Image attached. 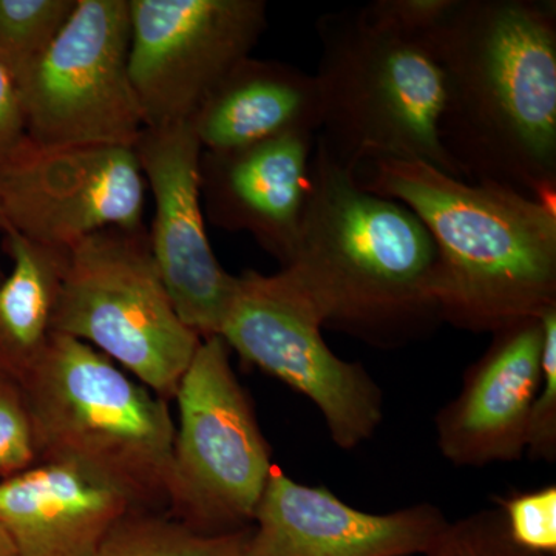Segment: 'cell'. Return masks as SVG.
Instances as JSON below:
<instances>
[{
	"instance_id": "1",
	"label": "cell",
	"mask_w": 556,
	"mask_h": 556,
	"mask_svg": "<svg viewBox=\"0 0 556 556\" xmlns=\"http://www.w3.org/2000/svg\"><path fill=\"white\" fill-rule=\"evenodd\" d=\"M428 42L460 178L556 203L555 2L459 0Z\"/></svg>"
},
{
	"instance_id": "2",
	"label": "cell",
	"mask_w": 556,
	"mask_h": 556,
	"mask_svg": "<svg viewBox=\"0 0 556 556\" xmlns=\"http://www.w3.org/2000/svg\"><path fill=\"white\" fill-rule=\"evenodd\" d=\"M438 249L404 204L358 185L316 138L309 188L287 276L324 327L376 346L422 338L442 321Z\"/></svg>"
},
{
	"instance_id": "3",
	"label": "cell",
	"mask_w": 556,
	"mask_h": 556,
	"mask_svg": "<svg viewBox=\"0 0 556 556\" xmlns=\"http://www.w3.org/2000/svg\"><path fill=\"white\" fill-rule=\"evenodd\" d=\"M353 174L430 232L442 321L495 334L556 308V203L420 161H369Z\"/></svg>"
},
{
	"instance_id": "4",
	"label": "cell",
	"mask_w": 556,
	"mask_h": 556,
	"mask_svg": "<svg viewBox=\"0 0 556 556\" xmlns=\"http://www.w3.org/2000/svg\"><path fill=\"white\" fill-rule=\"evenodd\" d=\"M317 137L346 169L420 161L459 177L441 135L444 75L428 39L388 30L361 9L318 17Z\"/></svg>"
},
{
	"instance_id": "5",
	"label": "cell",
	"mask_w": 556,
	"mask_h": 556,
	"mask_svg": "<svg viewBox=\"0 0 556 556\" xmlns=\"http://www.w3.org/2000/svg\"><path fill=\"white\" fill-rule=\"evenodd\" d=\"M21 386L38 460L78 464L139 507L167 510L175 434L167 401L97 348L58 332Z\"/></svg>"
},
{
	"instance_id": "6",
	"label": "cell",
	"mask_w": 556,
	"mask_h": 556,
	"mask_svg": "<svg viewBox=\"0 0 556 556\" xmlns=\"http://www.w3.org/2000/svg\"><path fill=\"white\" fill-rule=\"evenodd\" d=\"M54 332L97 348L167 402L203 340L179 318L146 228L101 230L68 249Z\"/></svg>"
},
{
	"instance_id": "7",
	"label": "cell",
	"mask_w": 556,
	"mask_h": 556,
	"mask_svg": "<svg viewBox=\"0 0 556 556\" xmlns=\"http://www.w3.org/2000/svg\"><path fill=\"white\" fill-rule=\"evenodd\" d=\"M175 401L167 514L204 533L249 529L274 466L219 336L201 340Z\"/></svg>"
},
{
	"instance_id": "8",
	"label": "cell",
	"mask_w": 556,
	"mask_h": 556,
	"mask_svg": "<svg viewBox=\"0 0 556 556\" xmlns=\"http://www.w3.org/2000/svg\"><path fill=\"white\" fill-rule=\"evenodd\" d=\"M129 0H78L20 80L25 137L46 148H135L144 130L131 86Z\"/></svg>"
},
{
	"instance_id": "9",
	"label": "cell",
	"mask_w": 556,
	"mask_h": 556,
	"mask_svg": "<svg viewBox=\"0 0 556 556\" xmlns=\"http://www.w3.org/2000/svg\"><path fill=\"white\" fill-rule=\"evenodd\" d=\"M321 328L308 295L283 270H247L237 276L218 336L247 364L308 397L334 444L353 450L378 431L382 391L361 364L329 350Z\"/></svg>"
},
{
	"instance_id": "10",
	"label": "cell",
	"mask_w": 556,
	"mask_h": 556,
	"mask_svg": "<svg viewBox=\"0 0 556 556\" xmlns=\"http://www.w3.org/2000/svg\"><path fill=\"white\" fill-rule=\"evenodd\" d=\"M129 3V70L144 129L189 123L268 27L265 0Z\"/></svg>"
},
{
	"instance_id": "11",
	"label": "cell",
	"mask_w": 556,
	"mask_h": 556,
	"mask_svg": "<svg viewBox=\"0 0 556 556\" xmlns=\"http://www.w3.org/2000/svg\"><path fill=\"white\" fill-rule=\"evenodd\" d=\"M146 179L119 146L46 148L25 137L0 160V228L72 249L105 229L144 228Z\"/></svg>"
},
{
	"instance_id": "12",
	"label": "cell",
	"mask_w": 556,
	"mask_h": 556,
	"mask_svg": "<svg viewBox=\"0 0 556 556\" xmlns=\"http://www.w3.org/2000/svg\"><path fill=\"white\" fill-rule=\"evenodd\" d=\"M155 201L150 251L182 324L201 339L219 334L237 276L223 268L208 243L201 200L203 148L192 124L146 127L135 144Z\"/></svg>"
},
{
	"instance_id": "13",
	"label": "cell",
	"mask_w": 556,
	"mask_h": 556,
	"mask_svg": "<svg viewBox=\"0 0 556 556\" xmlns=\"http://www.w3.org/2000/svg\"><path fill=\"white\" fill-rule=\"evenodd\" d=\"M450 525L431 504L391 514L361 511L328 489L299 484L274 466L255 510L247 556L427 555Z\"/></svg>"
},
{
	"instance_id": "14",
	"label": "cell",
	"mask_w": 556,
	"mask_h": 556,
	"mask_svg": "<svg viewBox=\"0 0 556 556\" xmlns=\"http://www.w3.org/2000/svg\"><path fill=\"white\" fill-rule=\"evenodd\" d=\"M459 394L437 416L438 447L457 467L514 463L527 452L541 383L544 329L527 318L492 334Z\"/></svg>"
},
{
	"instance_id": "15",
	"label": "cell",
	"mask_w": 556,
	"mask_h": 556,
	"mask_svg": "<svg viewBox=\"0 0 556 556\" xmlns=\"http://www.w3.org/2000/svg\"><path fill=\"white\" fill-rule=\"evenodd\" d=\"M317 135L294 134L200 161L203 208L212 225L247 232L281 266L294 252Z\"/></svg>"
},
{
	"instance_id": "16",
	"label": "cell",
	"mask_w": 556,
	"mask_h": 556,
	"mask_svg": "<svg viewBox=\"0 0 556 556\" xmlns=\"http://www.w3.org/2000/svg\"><path fill=\"white\" fill-rule=\"evenodd\" d=\"M135 508L126 490L68 460H38L0 481V526L17 556H94Z\"/></svg>"
},
{
	"instance_id": "17",
	"label": "cell",
	"mask_w": 556,
	"mask_h": 556,
	"mask_svg": "<svg viewBox=\"0 0 556 556\" xmlns=\"http://www.w3.org/2000/svg\"><path fill=\"white\" fill-rule=\"evenodd\" d=\"M201 148L228 152L294 134L317 135L316 76L287 62L249 56L230 70L190 119Z\"/></svg>"
},
{
	"instance_id": "18",
	"label": "cell",
	"mask_w": 556,
	"mask_h": 556,
	"mask_svg": "<svg viewBox=\"0 0 556 556\" xmlns=\"http://www.w3.org/2000/svg\"><path fill=\"white\" fill-rule=\"evenodd\" d=\"M0 229L11 258V273L0 283V375L21 383L53 338L68 251Z\"/></svg>"
},
{
	"instance_id": "19",
	"label": "cell",
	"mask_w": 556,
	"mask_h": 556,
	"mask_svg": "<svg viewBox=\"0 0 556 556\" xmlns=\"http://www.w3.org/2000/svg\"><path fill=\"white\" fill-rule=\"evenodd\" d=\"M249 529L204 533L167 511L135 508L110 530L94 556H247Z\"/></svg>"
},
{
	"instance_id": "20",
	"label": "cell",
	"mask_w": 556,
	"mask_h": 556,
	"mask_svg": "<svg viewBox=\"0 0 556 556\" xmlns=\"http://www.w3.org/2000/svg\"><path fill=\"white\" fill-rule=\"evenodd\" d=\"M78 0H0V61L20 80L46 54Z\"/></svg>"
},
{
	"instance_id": "21",
	"label": "cell",
	"mask_w": 556,
	"mask_h": 556,
	"mask_svg": "<svg viewBox=\"0 0 556 556\" xmlns=\"http://www.w3.org/2000/svg\"><path fill=\"white\" fill-rule=\"evenodd\" d=\"M507 532L518 547L556 556V485L540 486L501 497Z\"/></svg>"
},
{
	"instance_id": "22",
	"label": "cell",
	"mask_w": 556,
	"mask_h": 556,
	"mask_svg": "<svg viewBox=\"0 0 556 556\" xmlns=\"http://www.w3.org/2000/svg\"><path fill=\"white\" fill-rule=\"evenodd\" d=\"M426 556H546L518 547L508 535L500 508L481 510L450 525Z\"/></svg>"
},
{
	"instance_id": "23",
	"label": "cell",
	"mask_w": 556,
	"mask_h": 556,
	"mask_svg": "<svg viewBox=\"0 0 556 556\" xmlns=\"http://www.w3.org/2000/svg\"><path fill=\"white\" fill-rule=\"evenodd\" d=\"M38 463L35 430L24 390L0 375V481Z\"/></svg>"
},
{
	"instance_id": "24",
	"label": "cell",
	"mask_w": 556,
	"mask_h": 556,
	"mask_svg": "<svg viewBox=\"0 0 556 556\" xmlns=\"http://www.w3.org/2000/svg\"><path fill=\"white\" fill-rule=\"evenodd\" d=\"M544 329L541 383L530 417L527 455L532 459H556V308L541 316Z\"/></svg>"
},
{
	"instance_id": "25",
	"label": "cell",
	"mask_w": 556,
	"mask_h": 556,
	"mask_svg": "<svg viewBox=\"0 0 556 556\" xmlns=\"http://www.w3.org/2000/svg\"><path fill=\"white\" fill-rule=\"evenodd\" d=\"M459 0H375L362 13L380 27L428 39L448 20Z\"/></svg>"
},
{
	"instance_id": "26",
	"label": "cell",
	"mask_w": 556,
	"mask_h": 556,
	"mask_svg": "<svg viewBox=\"0 0 556 556\" xmlns=\"http://www.w3.org/2000/svg\"><path fill=\"white\" fill-rule=\"evenodd\" d=\"M25 139V119L20 87L9 67L0 61V160Z\"/></svg>"
},
{
	"instance_id": "27",
	"label": "cell",
	"mask_w": 556,
	"mask_h": 556,
	"mask_svg": "<svg viewBox=\"0 0 556 556\" xmlns=\"http://www.w3.org/2000/svg\"><path fill=\"white\" fill-rule=\"evenodd\" d=\"M0 556H17L16 548L2 526H0Z\"/></svg>"
}]
</instances>
